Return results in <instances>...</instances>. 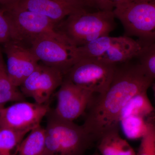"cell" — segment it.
<instances>
[{"label": "cell", "mask_w": 155, "mask_h": 155, "mask_svg": "<svg viewBox=\"0 0 155 155\" xmlns=\"http://www.w3.org/2000/svg\"><path fill=\"white\" fill-rule=\"evenodd\" d=\"M5 15L8 21L11 41L24 42L30 44L37 37L44 34L59 32L56 29L57 23L47 17L26 9L15 4L3 6Z\"/></svg>", "instance_id": "obj_5"}, {"label": "cell", "mask_w": 155, "mask_h": 155, "mask_svg": "<svg viewBox=\"0 0 155 155\" xmlns=\"http://www.w3.org/2000/svg\"><path fill=\"white\" fill-rule=\"evenodd\" d=\"M64 78V73L59 69L38 64L22 84L20 91L24 96L32 98L37 104H47L54 92L62 84Z\"/></svg>", "instance_id": "obj_10"}, {"label": "cell", "mask_w": 155, "mask_h": 155, "mask_svg": "<svg viewBox=\"0 0 155 155\" xmlns=\"http://www.w3.org/2000/svg\"><path fill=\"white\" fill-rule=\"evenodd\" d=\"M115 37H101L80 47H78L80 59L84 58L100 59L107 51Z\"/></svg>", "instance_id": "obj_18"}, {"label": "cell", "mask_w": 155, "mask_h": 155, "mask_svg": "<svg viewBox=\"0 0 155 155\" xmlns=\"http://www.w3.org/2000/svg\"><path fill=\"white\" fill-rule=\"evenodd\" d=\"M12 4L41 14L57 24L71 14L88 8L78 0H19Z\"/></svg>", "instance_id": "obj_12"}, {"label": "cell", "mask_w": 155, "mask_h": 155, "mask_svg": "<svg viewBox=\"0 0 155 155\" xmlns=\"http://www.w3.org/2000/svg\"><path fill=\"white\" fill-rule=\"evenodd\" d=\"M30 48L39 61L59 69L64 75L80 60L78 47L60 31L37 37Z\"/></svg>", "instance_id": "obj_3"}, {"label": "cell", "mask_w": 155, "mask_h": 155, "mask_svg": "<svg viewBox=\"0 0 155 155\" xmlns=\"http://www.w3.org/2000/svg\"><path fill=\"white\" fill-rule=\"evenodd\" d=\"M19 0H0V4L3 6L7 5L18 2Z\"/></svg>", "instance_id": "obj_26"}, {"label": "cell", "mask_w": 155, "mask_h": 155, "mask_svg": "<svg viewBox=\"0 0 155 155\" xmlns=\"http://www.w3.org/2000/svg\"><path fill=\"white\" fill-rule=\"evenodd\" d=\"M116 66L96 58H81L65 74L64 78L94 94H102L110 86Z\"/></svg>", "instance_id": "obj_6"}, {"label": "cell", "mask_w": 155, "mask_h": 155, "mask_svg": "<svg viewBox=\"0 0 155 155\" xmlns=\"http://www.w3.org/2000/svg\"><path fill=\"white\" fill-rule=\"evenodd\" d=\"M143 44L127 36L115 37L114 41L99 60L113 65L123 64L136 58L143 47Z\"/></svg>", "instance_id": "obj_13"}, {"label": "cell", "mask_w": 155, "mask_h": 155, "mask_svg": "<svg viewBox=\"0 0 155 155\" xmlns=\"http://www.w3.org/2000/svg\"><path fill=\"white\" fill-rule=\"evenodd\" d=\"M3 107H4V106H0V110H1V109H2Z\"/></svg>", "instance_id": "obj_30"}, {"label": "cell", "mask_w": 155, "mask_h": 155, "mask_svg": "<svg viewBox=\"0 0 155 155\" xmlns=\"http://www.w3.org/2000/svg\"><path fill=\"white\" fill-rule=\"evenodd\" d=\"M123 133L130 140L141 139L146 132V119L139 116H131L122 119L120 122Z\"/></svg>", "instance_id": "obj_20"}, {"label": "cell", "mask_w": 155, "mask_h": 155, "mask_svg": "<svg viewBox=\"0 0 155 155\" xmlns=\"http://www.w3.org/2000/svg\"><path fill=\"white\" fill-rule=\"evenodd\" d=\"M113 11H89L82 9L61 22V30L76 46L80 47L101 37L109 35L116 27Z\"/></svg>", "instance_id": "obj_2"}, {"label": "cell", "mask_w": 155, "mask_h": 155, "mask_svg": "<svg viewBox=\"0 0 155 155\" xmlns=\"http://www.w3.org/2000/svg\"><path fill=\"white\" fill-rule=\"evenodd\" d=\"M147 0H90L93 8L101 11H113L117 6L130 2Z\"/></svg>", "instance_id": "obj_23"}, {"label": "cell", "mask_w": 155, "mask_h": 155, "mask_svg": "<svg viewBox=\"0 0 155 155\" xmlns=\"http://www.w3.org/2000/svg\"><path fill=\"white\" fill-rule=\"evenodd\" d=\"M91 155H101L100 154V153H99L95 152V153H94L93 154H92Z\"/></svg>", "instance_id": "obj_29"}, {"label": "cell", "mask_w": 155, "mask_h": 155, "mask_svg": "<svg viewBox=\"0 0 155 155\" xmlns=\"http://www.w3.org/2000/svg\"><path fill=\"white\" fill-rule=\"evenodd\" d=\"M155 111L147 95V91L141 92L134 96L121 112L122 119L131 116H139L146 119Z\"/></svg>", "instance_id": "obj_15"}, {"label": "cell", "mask_w": 155, "mask_h": 155, "mask_svg": "<svg viewBox=\"0 0 155 155\" xmlns=\"http://www.w3.org/2000/svg\"><path fill=\"white\" fill-rule=\"evenodd\" d=\"M94 94L64 78L56 94L57 106L52 112L58 118L73 122L85 112Z\"/></svg>", "instance_id": "obj_9"}, {"label": "cell", "mask_w": 155, "mask_h": 155, "mask_svg": "<svg viewBox=\"0 0 155 155\" xmlns=\"http://www.w3.org/2000/svg\"><path fill=\"white\" fill-rule=\"evenodd\" d=\"M45 129L39 125L31 130L17 149L18 155H43L45 151Z\"/></svg>", "instance_id": "obj_14"}, {"label": "cell", "mask_w": 155, "mask_h": 155, "mask_svg": "<svg viewBox=\"0 0 155 155\" xmlns=\"http://www.w3.org/2000/svg\"><path fill=\"white\" fill-rule=\"evenodd\" d=\"M47 104L17 102L0 110V128L28 131L40 125L50 110Z\"/></svg>", "instance_id": "obj_8"}, {"label": "cell", "mask_w": 155, "mask_h": 155, "mask_svg": "<svg viewBox=\"0 0 155 155\" xmlns=\"http://www.w3.org/2000/svg\"><path fill=\"white\" fill-rule=\"evenodd\" d=\"M28 131H18L6 128H0V155H12Z\"/></svg>", "instance_id": "obj_19"}, {"label": "cell", "mask_w": 155, "mask_h": 155, "mask_svg": "<svg viewBox=\"0 0 155 155\" xmlns=\"http://www.w3.org/2000/svg\"><path fill=\"white\" fill-rule=\"evenodd\" d=\"M118 155H136L135 151L130 144L125 147Z\"/></svg>", "instance_id": "obj_25"}, {"label": "cell", "mask_w": 155, "mask_h": 155, "mask_svg": "<svg viewBox=\"0 0 155 155\" xmlns=\"http://www.w3.org/2000/svg\"><path fill=\"white\" fill-rule=\"evenodd\" d=\"M130 61L117 65L107 90L94 98L82 125L94 141L113 130H119L120 116L123 108L135 95L147 91L153 83L138 63Z\"/></svg>", "instance_id": "obj_1"}, {"label": "cell", "mask_w": 155, "mask_h": 155, "mask_svg": "<svg viewBox=\"0 0 155 155\" xmlns=\"http://www.w3.org/2000/svg\"><path fill=\"white\" fill-rule=\"evenodd\" d=\"M113 12L125 36L136 37L143 45L155 42V0L124 3Z\"/></svg>", "instance_id": "obj_4"}, {"label": "cell", "mask_w": 155, "mask_h": 155, "mask_svg": "<svg viewBox=\"0 0 155 155\" xmlns=\"http://www.w3.org/2000/svg\"><path fill=\"white\" fill-rule=\"evenodd\" d=\"M146 121V132L141 138L137 155H155V112Z\"/></svg>", "instance_id": "obj_22"}, {"label": "cell", "mask_w": 155, "mask_h": 155, "mask_svg": "<svg viewBox=\"0 0 155 155\" xmlns=\"http://www.w3.org/2000/svg\"><path fill=\"white\" fill-rule=\"evenodd\" d=\"M45 129L51 132L60 147V155H81L92 142V137L82 125L56 117L49 111Z\"/></svg>", "instance_id": "obj_7"}, {"label": "cell", "mask_w": 155, "mask_h": 155, "mask_svg": "<svg viewBox=\"0 0 155 155\" xmlns=\"http://www.w3.org/2000/svg\"><path fill=\"white\" fill-rule=\"evenodd\" d=\"M11 41V27L4 9H0V43L4 44Z\"/></svg>", "instance_id": "obj_24"}, {"label": "cell", "mask_w": 155, "mask_h": 155, "mask_svg": "<svg viewBox=\"0 0 155 155\" xmlns=\"http://www.w3.org/2000/svg\"><path fill=\"white\" fill-rule=\"evenodd\" d=\"M25 101V97L9 78L0 49V106L9 102Z\"/></svg>", "instance_id": "obj_16"}, {"label": "cell", "mask_w": 155, "mask_h": 155, "mask_svg": "<svg viewBox=\"0 0 155 155\" xmlns=\"http://www.w3.org/2000/svg\"><path fill=\"white\" fill-rule=\"evenodd\" d=\"M4 45L8 75L15 86L20 87L36 69L39 61L30 48L26 47L21 43L10 41Z\"/></svg>", "instance_id": "obj_11"}, {"label": "cell", "mask_w": 155, "mask_h": 155, "mask_svg": "<svg viewBox=\"0 0 155 155\" xmlns=\"http://www.w3.org/2000/svg\"><path fill=\"white\" fill-rule=\"evenodd\" d=\"M152 86L153 90V91L155 99V83H153L152 84Z\"/></svg>", "instance_id": "obj_28"}, {"label": "cell", "mask_w": 155, "mask_h": 155, "mask_svg": "<svg viewBox=\"0 0 155 155\" xmlns=\"http://www.w3.org/2000/svg\"><path fill=\"white\" fill-rule=\"evenodd\" d=\"M78 1H80V2L84 3L88 8H93L92 7L90 0H78Z\"/></svg>", "instance_id": "obj_27"}, {"label": "cell", "mask_w": 155, "mask_h": 155, "mask_svg": "<svg viewBox=\"0 0 155 155\" xmlns=\"http://www.w3.org/2000/svg\"><path fill=\"white\" fill-rule=\"evenodd\" d=\"M97 141V148L101 155H118L129 145L120 136L119 130L106 133Z\"/></svg>", "instance_id": "obj_17"}, {"label": "cell", "mask_w": 155, "mask_h": 155, "mask_svg": "<svg viewBox=\"0 0 155 155\" xmlns=\"http://www.w3.org/2000/svg\"><path fill=\"white\" fill-rule=\"evenodd\" d=\"M141 69L148 77L155 79V42L143 46L136 58Z\"/></svg>", "instance_id": "obj_21"}]
</instances>
